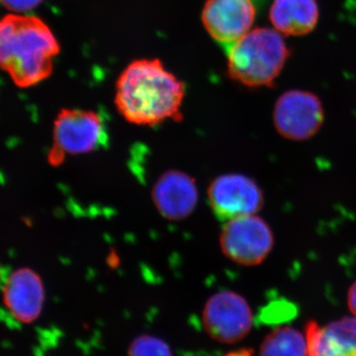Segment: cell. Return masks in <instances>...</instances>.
<instances>
[{"mask_svg":"<svg viewBox=\"0 0 356 356\" xmlns=\"http://www.w3.org/2000/svg\"><path fill=\"white\" fill-rule=\"evenodd\" d=\"M185 86L159 58L134 60L116 83L115 105L130 123L156 126L181 120Z\"/></svg>","mask_w":356,"mask_h":356,"instance_id":"1","label":"cell"},{"mask_svg":"<svg viewBox=\"0 0 356 356\" xmlns=\"http://www.w3.org/2000/svg\"><path fill=\"white\" fill-rule=\"evenodd\" d=\"M60 51L57 37L41 18L29 13L0 18V70L17 88H33L48 79Z\"/></svg>","mask_w":356,"mask_h":356,"instance_id":"2","label":"cell"},{"mask_svg":"<svg viewBox=\"0 0 356 356\" xmlns=\"http://www.w3.org/2000/svg\"><path fill=\"white\" fill-rule=\"evenodd\" d=\"M225 51L231 79L250 88L273 86L290 55L282 34L269 28L250 30Z\"/></svg>","mask_w":356,"mask_h":356,"instance_id":"3","label":"cell"},{"mask_svg":"<svg viewBox=\"0 0 356 356\" xmlns=\"http://www.w3.org/2000/svg\"><path fill=\"white\" fill-rule=\"evenodd\" d=\"M220 245L229 261L243 266H259L273 252V232L257 214L236 218L225 222Z\"/></svg>","mask_w":356,"mask_h":356,"instance_id":"4","label":"cell"},{"mask_svg":"<svg viewBox=\"0 0 356 356\" xmlns=\"http://www.w3.org/2000/svg\"><path fill=\"white\" fill-rule=\"evenodd\" d=\"M108 140L104 120L91 110L64 108L54 121L53 146L65 156L91 153Z\"/></svg>","mask_w":356,"mask_h":356,"instance_id":"5","label":"cell"},{"mask_svg":"<svg viewBox=\"0 0 356 356\" xmlns=\"http://www.w3.org/2000/svg\"><path fill=\"white\" fill-rule=\"evenodd\" d=\"M324 120L322 102L308 91H287L274 106V127L281 137L293 142H303L317 135Z\"/></svg>","mask_w":356,"mask_h":356,"instance_id":"6","label":"cell"},{"mask_svg":"<svg viewBox=\"0 0 356 356\" xmlns=\"http://www.w3.org/2000/svg\"><path fill=\"white\" fill-rule=\"evenodd\" d=\"M204 329L211 339L222 343H236L248 336L254 316L247 300L233 291L212 295L204 307Z\"/></svg>","mask_w":356,"mask_h":356,"instance_id":"7","label":"cell"},{"mask_svg":"<svg viewBox=\"0 0 356 356\" xmlns=\"http://www.w3.org/2000/svg\"><path fill=\"white\" fill-rule=\"evenodd\" d=\"M208 200L213 212L222 221L255 215L264 205L259 185L248 175H219L208 187Z\"/></svg>","mask_w":356,"mask_h":356,"instance_id":"8","label":"cell"},{"mask_svg":"<svg viewBox=\"0 0 356 356\" xmlns=\"http://www.w3.org/2000/svg\"><path fill=\"white\" fill-rule=\"evenodd\" d=\"M255 16L254 0H208L201 19L208 34L226 50L250 31Z\"/></svg>","mask_w":356,"mask_h":356,"instance_id":"9","label":"cell"},{"mask_svg":"<svg viewBox=\"0 0 356 356\" xmlns=\"http://www.w3.org/2000/svg\"><path fill=\"white\" fill-rule=\"evenodd\" d=\"M46 291L40 274L29 267H20L7 275L2 285V301L13 317L22 324H31L41 315Z\"/></svg>","mask_w":356,"mask_h":356,"instance_id":"10","label":"cell"},{"mask_svg":"<svg viewBox=\"0 0 356 356\" xmlns=\"http://www.w3.org/2000/svg\"><path fill=\"white\" fill-rule=\"evenodd\" d=\"M152 199L161 216L170 221H181L197 206L195 180L180 170H168L154 184Z\"/></svg>","mask_w":356,"mask_h":356,"instance_id":"11","label":"cell"},{"mask_svg":"<svg viewBox=\"0 0 356 356\" xmlns=\"http://www.w3.org/2000/svg\"><path fill=\"white\" fill-rule=\"evenodd\" d=\"M308 356H356V317H346L321 327L306 325Z\"/></svg>","mask_w":356,"mask_h":356,"instance_id":"12","label":"cell"},{"mask_svg":"<svg viewBox=\"0 0 356 356\" xmlns=\"http://www.w3.org/2000/svg\"><path fill=\"white\" fill-rule=\"evenodd\" d=\"M269 20L285 36H303L313 31L318 20V0H273Z\"/></svg>","mask_w":356,"mask_h":356,"instance_id":"13","label":"cell"},{"mask_svg":"<svg viewBox=\"0 0 356 356\" xmlns=\"http://www.w3.org/2000/svg\"><path fill=\"white\" fill-rule=\"evenodd\" d=\"M261 356H308L306 337L290 327L274 330L262 341Z\"/></svg>","mask_w":356,"mask_h":356,"instance_id":"14","label":"cell"},{"mask_svg":"<svg viewBox=\"0 0 356 356\" xmlns=\"http://www.w3.org/2000/svg\"><path fill=\"white\" fill-rule=\"evenodd\" d=\"M128 356H173L170 346L159 337L143 334L130 344Z\"/></svg>","mask_w":356,"mask_h":356,"instance_id":"15","label":"cell"},{"mask_svg":"<svg viewBox=\"0 0 356 356\" xmlns=\"http://www.w3.org/2000/svg\"><path fill=\"white\" fill-rule=\"evenodd\" d=\"M43 0H0V6L9 13L26 14L37 8Z\"/></svg>","mask_w":356,"mask_h":356,"instance_id":"16","label":"cell"},{"mask_svg":"<svg viewBox=\"0 0 356 356\" xmlns=\"http://www.w3.org/2000/svg\"><path fill=\"white\" fill-rule=\"evenodd\" d=\"M348 305L353 315L356 317V280L348 289Z\"/></svg>","mask_w":356,"mask_h":356,"instance_id":"17","label":"cell"},{"mask_svg":"<svg viewBox=\"0 0 356 356\" xmlns=\"http://www.w3.org/2000/svg\"><path fill=\"white\" fill-rule=\"evenodd\" d=\"M224 356H252V350H240L232 351V353H227Z\"/></svg>","mask_w":356,"mask_h":356,"instance_id":"18","label":"cell"},{"mask_svg":"<svg viewBox=\"0 0 356 356\" xmlns=\"http://www.w3.org/2000/svg\"><path fill=\"white\" fill-rule=\"evenodd\" d=\"M0 278H1V268H0Z\"/></svg>","mask_w":356,"mask_h":356,"instance_id":"19","label":"cell"}]
</instances>
